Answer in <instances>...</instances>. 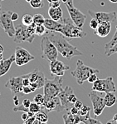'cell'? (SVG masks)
I'll list each match as a JSON object with an SVG mask.
<instances>
[{
    "instance_id": "41",
    "label": "cell",
    "mask_w": 117,
    "mask_h": 124,
    "mask_svg": "<svg viewBox=\"0 0 117 124\" xmlns=\"http://www.w3.org/2000/svg\"><path fill=\"white\" fill-rule=\"evenodd\" d=\"M70 112H71V113L73 114V115H76V114H79V111H80V109H78L77 108H76V107L73 105L72 107L71 108V109L69 110Z\"/></svg>"
},
{
    "instance_id": "42",
    "label": "cell",
    "mask_w": 117,
    "mask_h": 124,
    "mask_svg": "<svg viewBox=\"0 0 117 124\" xmlns=\"http://www.w3.org/2000/svg\"><path fill=\"white\" fill-rule=\"evenodd\" d=\"M81 123V116L80 114H76L74 115V124Z\"/></svg>"
},
{
    "instance_id": "7",
    "label": "cell",
    "mask_w": 117,
    "mask_h": 124,
    "mask_svg": "<svg viewBox=\"0 0 117 124\" xmlns=\"http://www.w3.org/2000/svg\"><path fill=\"white\" fill-rule=\"evenodd\" d=\"M12 11H0V27L8 37L14 38L15 34V27L11 15Z\"/></svg>"
},
{
    "instance_id": "5",
    "label": "cell",
    "mask_w": 117,
    "mask_h": 124,
    "mask_svg": "<svg viewBox=\"0 0 117 124\" xmlns=\"http://www.w3.org/2000/svg\"><path fill=\"white\" fill-rule=\"evenodd\" d=\"M63 78L61 76H54V78L46 79L45 84L43 86V96L44 98H52L56 96H58L62 88Z\"/></svg>"
},
{
    "instance_id": "48",
    "label": "cell",
    "mask_w": 117,
    "mask_h": 124,
    "mask_svg": "<svg viewBox=\"0 0 117 124\" xmlns=\"http://www.w3.org/2000/svg\"><path fill=\"white\" fill-rule=\"evenodd\" d=\"M11 18H12V20L14 21H17L18 19V18H19V17H18V14L17 13H12V15H11Z\"/></svg>"
},
{
    "instance_id": "43",
    "label": "cell",
    "mask_w": 117,
    "mask_h": 124,
    "mask_svg": "<svg viewBox=\"0 0 117 124\" xmlns=\"http://www.w3.org/2000/svg\"><path fill=\"white\" fill-rule=\"evenodd\" d=\"M60 1H56V2H52V3H49V7H52V8H57V7H60Z\"/></svg>"
},
{
    "instance_id": "2",
    "label": "cell",
    "mask_w": 117,
    "mask_h": 124,
    "mask_svg": "<svg viewBox=\"0 0 117 124\" xmlns=\"http://www.w3.org/2000/svg\"><path fill=\"white\" fill-rule=\"evenodd\" d=\"M61 22L62 23V28L60 33L67 39H84L87 35L82 28L75 25L71 18H62Z\"/></svg>"
},
{
    "instance_id": "55",
    "label": "cell",
    "mask_w": 117,
    "mask_h": 124,
    "mask_svg": "<svg viewBox=\"0 0 117 124\" xmlns=\"http://www.w3.org/2000/svg\"><path fill=\"white\" fill-rule=\"evenodd\" d=\"M30 1H31V0H26V2H28V3H30Z\"/></svg>"
},
{
    "instance_id": "24",
    "label": "cell",
    "mask_w": 117,
    "mask_h": 124,
    "mask_svg": "<svg viewBox=\"0 0 117 124\" xmlns=\"http://www.w3.org/2000/svg\"><path fill=\"white\" fill-rule=\"evenodd\" d=\"M36 119L38 120L41 123H47L48 122V116L47 115L46 112L44 111H39L38 112L35 113Z\"/></svg>"
},
{
    "instance_id": "54",
    "label": "cell",
    "mask_w": 117,
    "mask_h": 124,
    "mask_svg": "<svg viewBox=\"0 0 117 124\" xmlns=\"http://www.w3.org/2000/svg\"><path fill=\"white\" fill-rule=\"evenodd\" d=\"M110 1L111 2V3H117V0H110Z\"/></svg>"
},
{
    "instance_id": "21",
    "label": "cell",
    "mask_w": 117,
    "mask_h": 124,
    "mask_svg": "<svg viewBox=\"0 0 117 124\" xmlns=\"http://www.w3.org/2000/svg\"><path fill=\"white\" fill-rule=\"evenodd\" d=\"M46 77H45L44 73H43L41 71H39V74H38V78H37V80L35 82V83H31L30 85L33 87L37 90L38 88H41V87H43V86L45 84V82H46Z\"/></svg>"
},
{
    "instance_id": "51",
    "label": "cell",
    "mask_w": 117,
    "mask_h": 124,
    "mask_svg": "<svg viewBox=\"0 0 117 124\" xmlns=\"http://www.w3.org/2000/svg\"><path fill=\"white\" fill-rule=\"evenodd\" d=\"M0 53H3V47L0 44Z\"/></svg>"
},
{
    "instance_id": "31",
    "label": "cell",
    "mask_w": 117,
    "mask_h": 124,
    "mask_svg": "<svg viewBox=\"0 0 117 124\" xmlns=\"http://www.w3.org/2000/svg\"><path fill=\"white\" fill-rule=\"evenodd\" d=\"M38 74H39V70L38 69H35L34 71H33L30 73H28V78H29L31 83H35L37 80L38 78Z\"/></svg>"
},
{
    "instance_id": "19",
    "label": "cell",
    "mask_w": 117,
    "mask_h": 124,
    "mask_svg": "<svg viewBox=\"0 0 117 124\" xmlns=\"http://www.w3.org/2000/svg\"><path fill=\"white\" fill-rule=\"evenodd\" d=\"M48 15L50 17V18L56 21H61L63 17V12L61 7L57 8H52L49 7L48 9Z\"/></svg>"
},
{
    "instance_id": "8",
    "label": "cell",
    "mask_w": 117,
    "mask_h": 124,
    "mask_svg": "<svg viewBox=\"0 0 117 124\" xmlns=\"http://www.w3.org/2000/svg\"><path fill=\"white\" fill-rule=\"evenodd\" d=\"M92 90L100 93H116V87L113 81L112 77L106 78H98L94 83H92Z\"/></svg>"
},
{
    "instance_id": "16",
    "label": "cell",
    "mask_w": 117,
    "mask_h": 124,
    "mask_svg": "<svg viewBox=\"0 0 117 124\" xmlns=\"http://www.w3.org/2000/svg\"><path fill=\"white\" fill-rule=\"evenodd\" d=\"M111 30L110 22H101L99 23L97 28L95 30L94 33L100 38H105L109 35Z\"/></svg>"
},
{
    "instance_id": "29",
    "label": "cell",
    "mask_w": 117,
    "mask_h": 124,
    "mask_svg": "<svg viewBox=\"0 0 117 124\" xmlns=\"http://www.w3.org/2000/svg\"><path fill=\"white\" fill-rule=\"evenodd\" d=\"M29 111L34 112V113H37V112H38L39 111H41L42 110V108H41V106L37 103H36L35 102H31V103H30V106H29Z\"/></svg>"
},
{
    "instance_id": "15",
    "label": "cell",
    "mask_w": 117,
    "mask_h": 124,
    "mask_svg": "<svg viewBox=\"0 0 117 124\" xmlns=\"http://www.w3.org/2000/svg\"><path fill=\"white\" fill-rule=\"evenodd\" d=\"M73 93V89L72 87H71L70 86H67L65 88L62 90L61 93L58 94V97L60 98V101H61L62 106L64 107L66 111H69L71 109V108L73 106V104L71 102H69L68 100V97L71 93Z\"/></svg>"
},
{
    "instance_id": "17",
    "label": "cell",
    "mask_w": 117,
    "mask_h": 124,
    "mask_svg": "<svg viewBox=\"0 0 117 124\" xmlns=\"http://www.w3.org/2000/svg\"><path fill=\"white\" fill-rule=\"evenodd\" d=\"M15 62V54H13L10 56V58L5 60L0 61V78L4 76L7 72L10 70L12 64Z\"/></svg>"
},
{
    "instance_id": "45",
    "label": "cell",
    "mask_w": 117,
    "mask_h": 124,
    "mask_svg": "<svg viewBox=\"0 0 117 124\" xmlns=\"http://www.w3.org/2000/svg\"><path fill=\"white\" fill-rule=\"evenodd\" d=\"M66 5H68V6H74L73 5V0H62Z\"/></svg>"
},
{
    "instance_id": "33",
    "label": "cell",
    "mask_w": 117,
    "mask_h": 124,
    "mask_svg": "<svg viewBox=\"0 0 117 124\" xmlns=\"http://www.w3.org/2000/svg\"><path fill=\"white\" fill-rule=\"evenodd\" d=\"M33 102H35L36 103L41 106L43 102H44V96L42 94H40V93H37V94L35 95L34 98H33Z\"/></svg>"
},
{
    "instance_id": "53",
    "label": "cell",
    "mask_w": 117,
    "mask_h": 124,
    "mask_svg": "<svg viewBox=\"0 0 117 124\" xmlns=\"http://www.w3.org/2000/svg\"><path fill=\"white\" fill-rule=\"evenodd\" d=\"M3 59V53H0V61Z\"/></svg>"
},
{
    "instance_id": "32",
    "label": "cell",
    "mask_w": 117,
    "mask_h": 124,
    "mask_svg": "<svg viewBox=\"0 0 117 124\" xmlns=\"http://www.w3.org/2000/svg\"><path fill=\"white\" fill-rule=\"evenodd\" d=\"M30 5L33 8H41L43 7L42 0H31L30 1Z\"/></svg>"
},
{
    "instance_id": "26",
    "label": "cell",
    "mask_w": 117,
    "mask_h": 124,
    "mask_svg": "<svg viewBox=\"0 0 117 124\" xmlns=\"http://www.w3.org/2000/svg\"><path fill=\"white\" fill-rule=\"evenodd\" d=\"M63 121L65 124H74V115L70 111H67L65 115H63Z\"/></svg>"
},
{
    "instance_id": "25",
    "label": "cell",
    "mask_w": 117,
    "mask_h": 124,
    "mask_svg": "<svg viewBox=\"0 0 117 124\" xmlns=\"http://www.w3.org/2000/svg\"><path fill=\"white\" fill-rule=\"evenodd\" d=\"M35 59V57H30V58H15V62L16 64L18 66H23L25 64L28 63L29 62L31 61L34 60Z\"/></svg>"
},
{
    "instance_id": "4",
    "label": "cell",
    "mask_w": 117,
    "mask_h": 124,
    "mask_svg": "<svg viewBox=\"0 0 117 124\" xmlns=\"http://www.w3.org/2000/svg\"><path fill=\"white\" fill-rule=\"evenodd\" d=\"M100 71L96 68H90L89 66H86L84 64L81 59L77 60L76 69L71 72V74L75 78L76 83L78 85H82L83 83L87 81L88 78L92 73H99Z\"/></svg>"
},
{
    "instance_id": "13",
    "label": "cell",
    "mask_w": 117,
    "mask_h": 124,
    "mask_svg": "<svg viewBox=\"0 0 117 124\" xmlns=\"http://www.w3.org/2000/svg\"><path fill=\"white\" fill-rule=\"evenodd\" d=\"M50 71L52 72V74L53 76H61L63 77L64 74L67 70H69V67L66 65L64 62H62V61L55 59L53 61H51L50 62Z\"/></svg>"
},
{
    "instance_id": "3",
    "label": "cell",
    "mask_w": 117,
    "mask_h": 124,
    "mask_svg": "<svg viewBox=\"0 0 117 124\" xmlns=\"http://www.w3.org/2000/svg\"><path fill=\"white\" fill-rule=\"evenodd\" d=\"M35 28L36 24L32 23L28 26L19 24L15 28V34L14 36V41L16 43H22L28 42L32 43L35 39Z\"/></svg>"
},
{
    "instance_id": "11",
    "label": "cell",
    "mask_w": 117,
    "mask_h": 124,
    "mask_svg": "<svg viewBox=\"0 0 117 124\" xmlns=\"http://www.w3.org/2000/svg\"><path fill=\"white\" fill-rule=\"evenodd\" d=\"M68 11V13L70 15V18H71V21L74 23L75 25H76L79 28H82L85 24L86 19V16L81 12L79 9H77L74 6H68V5H66Z\"/></svg>"
},
{
    "instance_id": "1",
    "label": "cell",
    "mask_w": 117,
    "mask_h": 124,
    "mask_svg": "<svg viewBox=\"0 0 117 124\" xmlns=\"http://www.w3.org/2000/svg\"><path fill=\"white\" fill-rule=\"evenodd\" d=\"M45 35L48 36L51 42H52L53 44L56 46L58 53H61L62 56L66 58L67 60H71L73 57L82 55V53L79 51L75 46L71 45L67 41V39L59 32H52L48 30Z\"/></svg>"
},
{
    "instance_id": "38",
    "label": "cell",
    "mask_w": 117,
    "mask_h": 124,
    "mask_svg": "<svg viewBox=\"0 0 117 124\" xmlns=\"http://www.w3.org/2000/svg\"><path fill=\"white\" fill-rule=\"evenodd\" d=\"M96 74H97V73H92V74H90V77L88 78L87 81L89 82L90 83H95V82L98 79Z\"/></svg>"
},
{
    "instance_id": "46",
    "label": "cell",
    "mask_w": 117,
    "mask_h": 124,
    "mask_svg": "<svg viewBox=\"0 0 117 124\" xmlns=\"http://www.w3.org/2000/svg\"><path fill=\"white\" fill-rule=\"evenodd\" d=\"M73 105H74V106L76 107V108H78V109H81V108H82V107L83 106V103H82V102H80V101L77 100L76 102H75V103L73 104Z\"/></svg>"
},
{
    "instance_id": "30",
    "label": "cell",
    "mask_w": 117,
    "mask_h": 124,
    "mask_svg": "<svg viewBox=\"0 0 117 124\" xmlns=\"http://www.w3.org/2000/svg\"><path fill=\"white\" fill-rule=\"evenodd\" d=\"M46 28L43 24L41 25H36V28H35V34L37 36H43L45 33H46Z\"/></svg>"
},
{
    "instance_id": "59",
    "label": "cell",
    "mask_w": 117,
    "mask_h": 124,
    "mask_svg": "<svg viewBox=\"0 0 117 124\" xmlns=\"http://www.w3.org/2000/svg\"><path fill=\"white\" fill-rule=\"evenodd\" d=\"M0 95H1V93H0Z\"/></svg>"
},
{
    "instance_id": "23",
    "label": "cell",
    "mask_w": 117,
    "mask_h": 124,
    "mask_svg": "<svg viewBox=\"0 0 117 124\" xmlns=\"http://www.w3.org/2000/svg\"><path fill=\"white\" fill-rule=\"evenodd\" d=\"M117 43V25L116 27V32H115V34L114 36L112 37V39H110V42H108V43H106L104 46V50H105V54L108 52L109 50L111 48V47H113L114 45H116Z\"/></svg>"
},
{
    "instance_id": "50",
    "label": "cell",
    "mask_w": 117,
    "mask_h": 124,
    "mask_svg": "<svg viewBox=\"0 0 117 124\" xmlns=\"http://www.w3.org/2000/svg\"><path fill=\"white\" fill-rule=\"evenodd\" d=\"M21 117H22V121H25V120H27L28 118V112H23V113L22 114V116H21Z\"/></svg>"
},
{
    "instance_id": "36",
    "label": "cell",
    "mask_w": 117,
    "mask_h": 124,
    "mask_svg": "<svg viewBox=\"0 0 117 124\" xmlns=\"http://www.w3.org/2000/svg\"><path fill=\"white\" fill-rule=\"evenodd\" d=\"M90 111V108H89V107H87L86 105L83 104L82 108H81L80 111H79V114H80L81 116H84V115H86L87 113H89Z\"/></svg>"
},
{
    "instance_id": "22",
    "label": "cell",
    "mask_w": 117,
    "mask_h": 124,
    "mask_svg": "<svg viewBox=\"0 0 117 124\" xmlns=\"http://www.w3.org/2000/svg\"><path fill=\"white\" fill-rule=\"evenodd\" d=\"M15 58H30V57H33V55H32L27 49L23 48L21 47H17L15 48Z\"/></svg>"
},
{
    "instance_id": "49",
    "label": "cell",
    "mask_w": 117,
    "mask_h": 124,
    "mask_svg": "<svg viewBox=\"0 0 117 124\" xmlns=\"http://www.w3.org/2000/svg\"><path fill=\"white\" fill-rule=\"evenodd\" d=\"M14 105L15 106H18L19 105V100H18V98L17 97V95H14Z\"/></svg>"
},
{
    "instance_id": "18",
    "label": "cell",
    "mask_w": 117,
    "mask_h": 124,
    "mask_svg": "<svg viewBox=\"0 0 117 124\" xmlns=\"http://www.w3.org/2000/svg\"><path fill=\"white\" fill-rule=\"evenodd\" d=\"M43 25L48 31L59 32L60 33L62 28V23L61 21H56L52 19V18H45V22Z\"/></svg>"
},
{
    "instance_id": "40",
    "label": "cell",
    "mask_w": 117,
    "mask_h": 124,
    "mask_svg": "<svg viewBox=\"0 0 117 124\" xmlns=\"http://www.w3.org/2000/svg\"><path fill=\"white\" fill-rule=\"evenodd\" d=\"M36 120V117L35 115L33 116V117H28L27 120H25V121H23L24 124H33L34 123Z\"/></svg>"
},
{
    "instance_id": "39",
    "label": "cell",
    "mask_w": 117,
    "mask_h": 124,
    "mask_svg": "<svg viewBox=\"0 0 117 124\" xmlns=\"http://www.w3.org/2000/svg\"><path fill=\"white\" fill-rule=\"evenodd\" d=\"M68 100H69V102H71L72 104H74L75 102L77 101V98H76V96L74 94V93H71V94L69 95V97H68Z\"/></svg>"
},
{
    "instance_id": "35",
    "label": "cell",
    "mask_w": 117,
    "mask_h": 124,
    "mask_svg": "<svg viewBox=\"0 0 117 124\" xmlns=\"http://www.w3.org/2000/svg\"><path fill=\"white\" fill-rule=\"evenodd\" d=\"M36 89L34 87H33L31 85L29 86H23V88H22V93L23 94H29L31 93H33L35 92Z\"/></svg>"
},
{
    "instance_id": "58",
    "label": "cell",
    "mask_w": 117,
    "mask_h": 124,
    "mask_svg": "<svg viewBox=\"0 0 117 124\" xmlns=\"http://www.w3.org/2000/svg\"><path fill=\"white\" fill-rule=\"evenodd\" d=\"M90 1H93V0H90Z\"/></svg>"
},
{
    "instance_id": "6",
    "label": "cell",
    "mask_w": 117,
    "mask_h": 124,
    "mask_svg": "<svg viewBox=\"0 0 117 124\" xmlns=\"http://www.w3.org/2000/svg\"><path fill=\"white\" fill-rule=\"evenodd\" d=\"M41 58L47 61H53L57 59L58 51L56 46L52 42L48 39V36H42L41 40Z\"/></svg>"
},
{
    "instance_id": "37",
    "label": "cell",
    "mask_w": 117,
    "mask_h": 124,
    "mask_svg": "<svg viewBox=\"0 0 117 124\" xmlns=\"http://www.w3.org/2000/svg\"><path fill=\"white\" fill-rule=\"evenodd\" d=\"M98 25H99V22H98L96 18H92L91 20H90V28H92V29H94V30H96L97 28Z\"/></svg>"
},
{
    "instance_id": "9",
    "label": "cell",
    "mask_w": 117,
    "mask_h": 124,
    "mask_svg": "<svg viewBox=\"0 0 117 124\" xmlns=\"http://www.w3.org/2000/svg\"><path fill=\"white\" fill-rule=\"evenodd\" d=\"M41 108H42L41 111H45L46 112H50L52 111L60 112L65 110L58 96L52 98H44V102L41 105Z\"/></svg>"
},
{
    "instance_id": "12",
    "label": "cell",
    "mask_w": 117,
    "mask_h": 124,
    "mask_svg": "<svg viewBox=\"0 0 117 124\" xmlns=\"http://www.w3.org/2000/svg\"><path fill=\"white\" fill-rule=\"evenodd\" d=\"M5 87L8 88L14 95H17L18 93H22V88H23L22 77L20 76V77L11 78L5 83Z\"/></svg>"
},
{
    "instance_id": "34",
    "label": "cell",
    "mask_w": 117,
    "mask_h": 124,
    "mask_svg": "<svg viewBox=\"0 0 117 124\" xmlns=\"http://www.w3.org/2000/svg\"><path fill=\"white\" fill-rule=\"evenodd\" d=\"M13 111L14 112H28L29 111V108H27L26 107H24L23 104H19L18 106H15L13 108Z\"/></svg>"
},
{
    "instance_id": "14",
    "label": "cell",
    "mask_w": 117,
    "mask_h": 124,
    "mask_svg": "<svg viewBox=\"0 0 117 124\" xmlns=\"http://www.w3.org/2000/svg\"><path fill=\"white\" fill-rule=\"evenodd\" d=\"M89 14L91 18H96L98 22H114L116 19V12H94V11H88Z\"/></svg>"
},
{
    "instance_id": "20",
    "label": "cell",
    "mask_w": 117,
    "mask_h": 124,
    "mask_svg": "<svg viewBox=\"0 0 117 124\" xmlns=\"http://www.w3.org/2000/svg\"><path fill=\"white\" fill-rule=\"evenodd\" d=\"M104 102H105V107H110L114 106L117 102V98L114 94V93H105V96L104 98Z\"/></svg>"
},
{
    "instance_id": "52",
    "label": "cell",
    "mask_w": 117,
    "mask_h": 124,
    "mask_svg": "<svg viewBox=\"0 0 117 124\" xmlns=\"http://www.w3.org/2000/svg\"><path fill=\"white\" fill-rule=\"evenodd\" d=\"M56 1H61V0H48V2L49 3H52V2H56Z\"/></svg>"
},
{
    "instance_id": "10",
    "label": "cell",
    "mask_w": 117,
    "mask_h": 124,
    "mask_svg": "<svg viewBox=\"0 0 117 124\" xmlns=\"http://www.w3.org/2000/svg\"><path fill=\"white\" fill-rule=\"evenodd\" d=\"M88 97L90 98V100L92 103V108H93V112L95 117H97L103 112L104 109L105 108V102H104V98L97 95L96 92L92 90L88 94Z\"/></svg>"
},
{
    "instance_id": "44",
    "label": "cell",
    "mask_w": 117,
    "mask_h": 124,
    "mask_svg": "<svg viewBox=\"0 0 117 124\" xmlns=\"http://www.w3.org/2000/svg\"><path fill=\"white\" fill-rule=\"evenodd\" d=\"M30 103H31V101L29 100V99H24L23 101H22V104L24 105V107H26L27 108H29V106H30Z\"/></svg>"
},
{
    "instance_id": "57",
    "label": "cell",
    "mask_w": 117,
    "mask_h": 124,
    "mask_svg": "<svg viewBox=\"0 0 117 124\" xmlns=\"http://www.w3.org/2000/svg\"><path fill=\"white\" fill-rule=\"evenodd\" d=\"M1 1H4V0H1Z\"/></svg>"
},
{
    "instance_id": "28",
    "label": "cell",
    "mask_w": 117,
    "mask_h": 124,
    "mask_svg": "<svg viewBox=\"0 0 117 124\" xmlns=\"http://www.w3.org/2000/svg\"><path fill=\"white\" fill-rule=\"evenodd\" d=\"M44 22H45V18L43 15L40 14V13H37V14L33 15V23H35L36 25L44 24Z\"/></svg>"
},
{
    "instance_id": "47",
    "label": "cell",
    "mask_w": 117,
    "mask_h": 124,
    "mask_svg": "<svg viewBox=\"0 0 117 124\" xmlns=\"http://www.w3.org/2000/svg\"><path fill=\"white\" fill-rule=\"evenodd\" d=\"M107 123H115V124H117V113L115 114L114 117H113V119L112 120H110V121L107 122Z\"/></svg>"
},
{
    "instance_id": "27",
    "label": "cell",
    "mask_w": 117,
    "mask_h": 124,
    "mask_svg": "<svg viewBox=\"0 0 117 124\" xmlns=\"http://www.w3.org/2000/svg\"><path fill=\"white\" fill-rule=\"evenodd\" d=\"M33 23V16H32L31 14H24L22 18V23L25 26H28L30 24H32Z\"/></svg>"
},
{
    "instance_id": "56",
    "label": "cell",
    "mask_w": 117,
    "mask_h": 124,
    "mask_svg": "<svg viewBox=\"0 0 117 124\" xmlns=\"http://www.w3.org/2000/svg\"><path fill=\"white\" fill-rule=\"evenodd\" d=\"M1 9H2V7H1V5H0V11H1Z\"/></svg>"
}]
</instances>
